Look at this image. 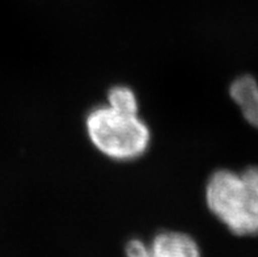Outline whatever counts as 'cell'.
<instances>
[{
	"mask_svg": "<svg viewBox=\"0 0 258 257\" xmlns=\"http://www.w3.org/2000/svg\"><path fill=\"white\" fill-rule=\"evenodd\" d=\"M207 208L236 236H258V166L220 168L205 188Z\"/></svg>",
	"mask_w": 258,
	"mask_h": 257,
	"instance_id": "cell-1",
	"label": "cell"
},
{
	"mask_svg": "<svg viewBox=\"0 0 258 257\" xmlns=\"http://www.w3.org/2000/svg\"><path fill=\"white\" fill-rule=\"evenodd\" d=\"M89 140L105 157L118 162L138 159L148 150L151 131L138 114L121 113L100 105L85 118Z\"/></svg>",
	"mask_w": 258,
	"mask_h": 257,
	"instance_id": "cell-2",
	"label": "cell"
},
{
	"mask_svg": "<svg viewBox=\"0 0 258 257\" xmlns=\"http://www.w3.org/2000/svg\"><path fill=\"white\" fill-rule=\"evenodd\" d=\"M126 257H201V249L190 235L178 231H163L151 243L131 239L126 245Z\"/></svg>",
	"mask_w": 258,
	"mask_h": 257,
	"instance_id": "cell-3",
	"label": "cell"
},
{
	"mask_svg": "<svg viewBox=\"0 0 258 257\" xmlns=\"http://www.w3.org/2000/svg\"><path fill=\"white\" fill-rule=\"evenodd\" d=\"M229 96L242 113L246 122L258 129V82L253 75L244 74L229 85Z\"/></svg>",
	"mask_w": 258,
	"mask_h": 257,
	"instance_id": "cell-4",
	"label": "cell"
},
{
	"mask_svg": "<svg viewBox=\"0 0 258 257\" xmlns=\"http://www.w3.org/2000/svg\"><path fill=\"white\" fill-rule=\"evenodd\" d=\"M106 105L121 113L138 114L139 102L135 92L126 85H114L106 94Z\"/></svg>",
	"mask_w": 258,
	"mask_h": 257,
	"instance_id": "cell-5",
	"label": "cell"
}]
</instances>
